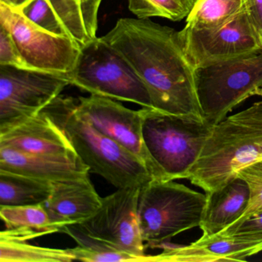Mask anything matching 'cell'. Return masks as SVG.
Returning <instances> with one entry per match:
<instances>
[{
  "label": "cell",
  "mask_w": 262,
  "mask_h": 262,
  "mask_svg": "<svg viewBox=\"0 0 262 262\" xmlns=\"http://www.w3.org/2000/svg\"><path fill=\"white\" fill-rule=\"evenodd\" d=\"M0 65L28 69L10 32L0 24Z\"/></svg>",
  "instance_id": "27"
},
{
  "label": "cell",
  "mask_w": 262,
  "mask_h": 262,
  "mask_svg": "<svg viewBox=\"0 0 262 262\" xmlns=\"http://www.w3.org/2000/svg\"><path fill=\"white\" fill-rule=\"evenodd\" d=\"M102 0H80L81 10L90 40L97 37L98 13Z\"/></svg>",
  "instance_id": "29"
},
{
  "label": "cell",
  "mask_w": 262,
  "mask_h": 262,
  "mask_svg": "<svg viewBox=\"0 0 262 262\" xmlns=\"http://www.w3.org/2000/svg\"><path fill=\"white\" fill-rule=\"evenodd\" d=\"M61 232L67 233L77 242V246L69 248L76 260L86 262H153L152 255L139 256L121 251L88 237L74 225L64 227Z\"/></svg>",
  "instance_id": "20"
},
{
  "label": "cell",
  "mask_w": 262,
  "mask_h": 262,
  "mask_svg": "<svg viewBox=\"0 0 262 262\" xmlns=\"http://www.w3.org/2000/svg\"><path fill=\"white\" fill-rule=\"evenodd\" d=\"M131 64L149 93L152 108L204 119L195 68L174 29L148 19L124 18L102 36Z\"/></svg>",
  "instance_id": "1"
},
{
  "label": "cell",
  "mask_w": 262,
  "mask_h": 262,
  "mask_svg": "<svg viewBox=\"0 0 262 262\" xmlns=\"http://www.w3.org/2000/svg\"><path fill=\"white\" fill-rule=\"evenodd\" d=\"M195 0H128V9L138 19L162 17L178 22L187 18Z\"/></svg>",
  "instance_id": "23"
},
{
  "label": "cell",
  "mask_w": 262,
  "mask_h": 262,
  "mask_svg": "<svg viewBox=\"0 0 262 262\" xmlns=\"http://www.w3.org/2000/svg\"><path fill=\"white\" fill-rule=\"evenodd\" d=\"M205 194L206 205L199 226L203 238L216 235L238 220L251 197L249 186L238 176L219 189Z\"/></svg>",
  "instance_id": "17"
},
{
  "label": "cell",
  "mask_w": 262,
  "mask_h": 262,
  "mask_svg": "<svg viewBox=\"0 0 262 262\" xmlns=\"http://www.w3.org/2000/svg\"><path fill=\"white\" fill-rule=\"evenodd\" d=\"M262 160V101L226 116L214 125L188 180L205 193L237 177L245 167Z\"/></svg>",
  "instance_id": "2"
},
{
  "label": "cell",
  "mask_w": 262,
  "mask_h": 262,
  "mask_svg": "<svg viewBox=\"0 0 262 262\" xmlns=\"http://www.w3.org/2000/svg\"><path fill=\"white\" fill-rule=\"evenodd\" d=\"M68 33L79 45L90 41L81 10L80 0H49Z\"/></svg>",
  "instance_id": "26"
},
{
  "label": "cell",
  "mask_w": 262,
  "mask_h": 262,
  "mask_svg": "<svg viewBox=\"0 0 262 262\" xmlns=\"http://www.w3.org/2000/svg\"><path fill=\"white\" fill-rule=\"evenodd\" d=\"M0 170L52 183L82 179L90 172L78 156L36 154L5 145H0Z\"/></svg>",
  "instance_id": "14"
},
{
  "label": "cell",
  "mask_w": 262,
  "mask_h": 262,
  "mask_svg": "<svg viewBox=\"0 0 262 262\" xmlns=\"http://www.w3.org/2000/svg\"><path fill=\"white\" fill-rule=\"evenodd\" d=\"M52 188V182L0 170V206L44 204Z\"/></svg>",
  "instance_id": "19"
},
{
  "label": "cell",
  "mask_w": 262,
  "mask_h": 262,
  "mask_svg": "<svg viewBox=\"0 0 262 262\" xmlns=\"http://www.w3.org/2000/svg\"><path fill=\"white\" fill-rule=\"evenodd\" d=\"M76 260L67 249L47 248L27 241L0 235L1 262H70Z\"/></svg>",
  "instance_id": "22"
},
{
  "label": "cell",
  "mask_w": 262,
  "mask_h": 262,
  "mask_svg": "<svg viewBox=\"0 0 262 262\" xmlns=\"http://www.w3.org/2000/svg\"><path fill=\"white\" fill-rule=\"evenodd\" d=\"M202 194L174 181L152 179L142 186L139 228L144 242L157 247L177 234L200 226L206 205Z\"/></svg>",
  "instance_id": "5"
},
{
  "label": "cell",
  "mask_w": 262,
  "mask_h": 262,
  "mask_svg": "<svg viewBox=\"0 0 262 262\" xmlns=\"http://www.w3.org/2000/svg\"><path fill=\"white\" fill-rule=\"evenodd\" d=\"M76 111L98 131L137 156L150 171L142 139V110H130L113 99L91 95L79 98Z\"/></svg>",
  "instance_id": "12"
},
{
  "label": "cell",
  "mask_w": 262,
  "mask_h": 262,
  "mask_svg": "<svg viewBox=\"0 0 262 262\" xmlns=\"http://www.w3.org/2000/svg\"><path fill=\"white\" fill-rule=\"evenodd\" d=\"M69 85V74L0 65V133L39 114Z\"/></svg>",
  "instance_id": "8"
},
{
  "label": "cell",
  "mask_w": 262,
  "mask_h": 262,
  "mask_svg": "<svg viewBox=\"0 0 262 262\" xmlns=\"http://www.w3.org/2000/svg\"><path fill=\"white\" fill-rule=\"evenodd\" d=\"M102 199L90 177L53 183L51 194L43 204L52 222L62 231L93 216L100 208Z\"/></svg>",
  "instance_id": "16"
},
{
  "label": "cell",
  "mask_w": 262,
  "mask_h": 262,
  "mask_svg": "<svg viewBox=\"0 0 262 262\" xmlns=\"http://www.w3.org/2000/svg\"><path fill=\"white\" fill-rule=\"evenodd\" d=\"M70 84L91 95L152 108L149 93L131 64L102 37L81 47Z\"/></svg>",
  "instance_id": "6"
},
{
  "label": "cell",
  "mask_w": 262,
  "mask_h": 262,
  "mask_svg": "<svg viewBox=\"0 0 262 262\" xmlns=\"http://www.w3.org/2000/svg\"><path fill=\"white\" fill-rule=\"evenodd\" d=\"M17 11L27 20L48 33L71 36L49 0H30Z\"/></svg>",
  "instance_id": "24"
},
{
  "label": "cell",
  "mask_w": 262,
  "mask_h": 262,
  "mask_svg": "<svg viewBox=\"0 0 262 262\" xmlns=\"http://www.w3.org/2000/svg\"><path fill=\"white\" fill-rule=\"evenodd\" d=\"M195 79L204 119L214 126L262 88V51L197 67Z\"/></svg>",
  "instance_id": "7"
},
{
  "label": "cell",
  "mask_w": 262,
  "mask_h": 262,
  "mask_svg": "<svg viewBox=\"0 0 262 262\" xmlns=\"http://www.w3.org/2000/svg\"><path fill=\"white\" fill-rule=\"evenodd\" d=\"M244 5L262 47V0H244Z\"/></svg>",
  "instance_id": "30"
},
{
  "label": "cell",
  "mask_w": 262,
  "mask_h": 262,
  "mask_svg": "<svg viewBox=\"0 0 262 262\" xmlns=\"http://www.w3.org/2000/svg\"><path fill=\"white\" fill-rule=\"evenodd\" d=\"M142 139L153 179H187L213 125L202 118L142 108Z\"/></svg>",
  "instance_id": "4"
},
{
  "label": "cell",
  "mask_w": 262,
  "mask_h": 262,
  "mask_svg": "<svg viewBox=\"0 0 262 262\" xmlns=\"http://www.w3.org/2000/svg\"><path fill=\"white\" fill-rule=\"evenodd\" d=\"M76 103V99L60 95L43 110L65 131L90 172L102 176L117 189L143 186L152 180L146 165L137 156L77 114Z\"/></svg>",
  "instance_id": "3"
},
{
  "label": "cell",
  "mask_w": 262,
  "mask_h": 262,
  "mask_svg": "<svg viewBox=\"0 0 262 262\" xmlns=\"http://www.w3.org/2000/svg\"><path fill=\"white\" fill-rule=\"evenodd\" d=\"M237 176L245 180L250 188L249 204L240 219L226 229L219 233V235L227 236L235 229L242 222L256 213L262 211V160L245 167L237 172Z\"/></svg>",
  "instance_id": "25"
},
{
  "label": "cell",
  "mask_w": 262,
  "mask_h": 262,
  "mask_svg": "<svg viewBox=\"0 0 262 262\" xmlns=\"http://www.w3.org/2000/svg\"><path fill=\"white\" fill-rule=\"evenodd\" d=\"M254 96H260V97L262 98V89H257L256 90L255 93H254Z\"/></svg>",
  "instance_id": "32"
},
{
  "label": "cell",
  "mask_w": 262,
  "mask_h": 262,
  "mask_svg": "<svg viewBox=\"0 0 262 262\" xmlns=\"http://www.w3.org/2000/svg\"><path fill=\"white\" fill-rule=\"evenodd\" d=\"M29 1L30 0H0V4H4L13 10H19Z\"/></svg>",
  "instance_id": "31"
},
{
  "label": "cell",
  "mask_w": 262,
  "mask_h": 262,
  "mask_svg": "<svg viewBox=\"0 0 262 262\" xmlns=\"http://www.w3.org/2000/svg\"><path fill=\"white\" fill-rule=\"evenodd\" d=\"M142 186L119 188L106 197L97 211L84 222L74 225L91 238L136 255L144 256L139 228L138 205Z\"/></svg>",
  "instance_id": "10"
},
{
  "label": "cell",
  "mask_w": 262,
  "mask_h": 262,
  "mask_svg": "<svg viewBox=\"0 0 262 262\" xmlns=\"http://www.w3.org/2000/svg\"><path fill=\"white\" fill-rule=\"evenodd\" d=\"M0 217L7 227L1 234L28 241L39 236L60 232L52 222L43 204L23 206H0Z\"/></svg>",
  "instance_id": "18"
},
{
  "label": "cell",
  "mask_w": 262,
  "mask_h": 262,
  "mask_svg": "<svg viewBox=\"0 0 262 262\" xmlns=\"http://www.w3.org/2000/svg\"><path fill=\"white\" fill-rule=\"evenodd\" d=\"M244 8V0H195L183 30H214L231 20Z\"/></svg>",
  "instance_id": "21"
},
{
  "label": "cell",
  "mask_w": 262,
  "mask_h": 262,
  "mask_svg": "<svg viewBox=\"0 0 262 262\" xmlns=\"http://www.w3.org/2000/svg\"><path fill=\"white\" fill-rule=\"evenodd\" d=\"M179 37L194 68L262 51L245 8L217 28L201 31L182 29Z\"/></svg>",
  "instance_id": "11"
},
{
  "label": "cell",
  "mask_w": 262,
  "mask_h": 262,
  "mask_svg": "<svg viewBox=\"0 0 262 262\" xmlns=\"http://www.w3.org/2000/svg\"><path fill=\"white\" fill-rule=\"evenodd\" d=\"M231 235L262 240V211L250 216L227 236Z\"/></svg>",
  "instance_id": "28"
},
{
  "label": "cell",
  "mask_w": 262,
  "mask_h": 262,
  "mask_svg": "<svg viewBox=\"0 0 262 262\" xmlns=\"http://www.w3.org/2000/svg\"><path fill=\"white\" fill-rule=\"evenodd\" d=\"M153 262L244 261L262 251V240L239 236L200 237L188 245H164Z\"/></svg>",
  "instance_id": "13"
},
{
  "label": "cell",
  "mask_w": 262,
  "mask_h": 262,
  "mask_svg": "<svg viewBox=\"0 0 262 262\" xmlns=\"http://www.w3.org/2000/svg\"><path fill=\"white\" fill-rule=\"evenodd\" d=\"M0 24L11 33L27 68L63 74L73 71L81 46L71 36L48 33L3 4Z\"/></svg>",
  "instance_id": "9"
},
{
  "label": "cell",
  "mask_w": 262,
  "mask_h": 262,
  "mask_svg": "<svg viewBox=\"0 0 262 262\" xmlns=\"http://www.w3.org/2000/svg\"><path fill=\"white\" fill-rule=\"evenodd\" d=\"M262 89V88H261Z\"/></svg>",
  "instance_id": "33"
},
{
  "label": "cell",
  "mask_w": 262,
  "mask_h": 262,
  "mask_svg": "<svg viewBox=\"0 0 262 262\" xmlns=\"http://www.w3.org/2000/svg\"><path fill=\"white\" fill-rule=\"evenodd\" d=\"M0 145L36 154L77 156L65 131L43 110L25 122L0 133Z\"/></svg>",
  "instance_id": "15"
}]
</instances>
